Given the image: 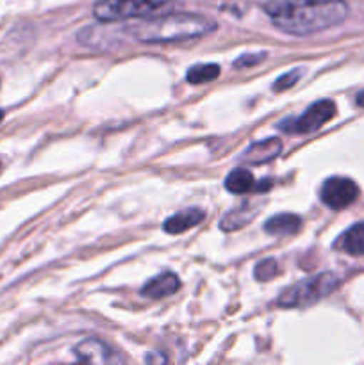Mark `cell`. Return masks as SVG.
I'll return each instance as SVG.
<instances>
[{"label": "cell", "mask_w": 364, "mask_h": 365, "mask_svg": "<svg viewBox=\"0 0 364 365\" xmlns=\"http://www.w3.org/2000/svg\"><path fill=\"white\" fill-rule=\"evenodd\" d=\"M263 9L278 31L291 36L327 31L348 16L345 0H266Z\"/></svg>", "instance_id": "1"}, {"label": "cell", "mask_w": 364, "mask_h": 365, "mask_svg": "<svg viewBox=\"0 0 364 365\" xmlns=\"http://www.w3.org/2000/svg\"><path fill=\"white\" fill-rule=\"evenodd\" d=\"M216 29V24L202 14L173 13L148 18L128 27V34L141 43H181L198 39Z\"/></svg>", "instance_id": "2"}, {"label": "cell", "mask_w": 364, "mask_h": 365, "mask_svg": "<svg viewBox=\"0 0 364 365\" xmlns=\"http://www.w3.org/2000/svg\"><path fill=\"white\" fill-rule=\"evenodd\" d=\"M339 280L332 273H321L316 277L305 278L296 282L291 287L285 289L278 298V305L284 309H295V307H307L320 302L321 298L330 294L338 287Z\"/></svg>", "instance_id": "3"}, {"label": "cell", "mask_w": 364, "mask_h": 365, "mask_svg": "<svg viewBox=\"0 0 364 365\" xmlns=\"http://www.w3.org/2000/svg\"><path fill=\"white\" fill-rule=\"evenodd\" d=\"M173 0H98L93 6V14L98 21H120L131 18H146Z\"/></svg>", "instance_id": "4"}, {"label": "cell", "mask_w": 364, "mask_h": 365, "mask_svg": "<svg viewBox=\"0 0 364 365\" xmlns=\"http://www.w3.org/2000/svg\"><path fill=\"white\" fill-rule=\"evenodd\" d=\"M335 116V103L332 100H320L313 103L305 113L296 120L282 121L278 127L284 128L285 132H295V134H310L323 127L327 121Z\"/></svg>", "instance_id": "5"}, {"label": "cell", "mask_w": 364, "mask_h": 365, "mask_svg": "<svg viewBox=\"0 0 364 365\" xmlns=\"http://www.w3.org/2000/svg\"><path fill=\"white\" fill-rule=\"evenodd\" d=\"M359 198V185L346 177H330L321 185V202L334 210L346 209Z\"/></svg>", "instance_id": "6"}, {"label": "cell", "mask_w": 364, "mask_h": 365, "mask_svg": "<svg viewBox=\"0 0 364 365\" xmlns=\"http://www.w3.org/2000/svg\"><path fill=\"white\" fill-rule=\"evenodd\" d=\"M75 359L81 362L88 364H114L123 362L121 356H118L113 349L107 344H103L98 339H86V341L79 342L74 348Z\"/></svg>", "instance_id": "7"}, {"label": "cell", "mask_w": 364, "mask_h": 365, "mask_svg": "<svg viewBox=\"0 0 364 365\" xmlns=\"http://www.w3.org/2000/svg\"><path fill=\"white\" fill-rule=\"evenodd\" d=\"M282 152V141L278 138H268L263 141L253 143L252 146L245 150L243 153V163L246 164H266L270 160L277 159Z\"/></svg>", "instance_id": "8"}, {"label": "cell", "mask_w": 364, "mask_h": 365, "mask_svg": "<svg viewBox=\"0 0 364 365\" xmlns=\"http://www.w3.org/2000/svg\"><path fill=\"white\" fill-rule=\"evenodd\" d=\"M181 289V280L175 273H163L159 277H153L152 280L146 282L141 289V294L145 298L161 299L166 296L175 294Z\"/></svg>", "instance_id": "9"}, {"label": "cell", "mask_w": 364, "mask_h": 365, "mask_svg": "<svg viewBox=\"0 0 364 365\" xmlns=\"http://www.w3.org/2000/svg\"><path fill=\"white\" fill-rule=\"evenodd\" d=\"M203 217H206V212H203V210L191 207V209H186L182 210V212H177L171 217H168V220L164 221L163 228L164 232H168V234L177 235V234H182V232L189 230V228L196 227L198 223H202Z\"/></svg>", "instance_id": "10"}, {"label": "cell", "mask_w": 364, "mask_h": 365, "mask_svg": "<svg viewBox=\"0 0 364 365\" xmlns=\"http://www.w3.org/2000/svg\"><path fill=\"white\" fill-rule=\"evenodd\" d=\"M300 227H302V220L296 214H277L266 221L264 232L275 237H285V235L296 234Z\"/></svg>", "instance_id": "11"}, {"label": "cell", "mask_w": 364, "mask_h": 365, "mask_svg": "<svg viewBox=\"0 0 364 365\" xmlns=\"http://www.w3.org/2000/svg\"><path fill=\"white\" fill-rule=\"evenodd\" d=\"M257 212H259V209H256V207L250 205V203H245V205L238 207V209H234V210H231L228 214H225L220 221V228L223 232L239 230V228L246 227V225H248L250 221L257 216Z\"/></svg>", "instance_id": "12"}, {"label": "cell", "mask_w": 364, "mask_h": 365, "mask_svg": "<svg viewBox=\"0 0 364 365\" xmlns=\"http://www.w3.org/2000/svg\"><path fill=\"white\" fill-rule=\"evenodd\" d=\"M225 187H227V191L234 192V195H243V192L256 189V178L245 168H236L234 171L228 173L227 180H225Z\"/></svg>", "instance_id": "13"}, {"label": "cell", "mask_w": 364, "mask_h": 365, "mask_svg": "<svg viewBox=\"0 0 364 365\" xmlns=\"http://www.w3.org/2000/svg\"><path fill=\"white\" fill-rule=\"evenodd\" d=\"M339 246H341L343 252L350 253V255H364V223H357L350 227L343 234Z\"/></svg>", "instance_id": "14"}, {"label": "cell", "mask_w": 364, "mask_h": 365, "mask_svg": "<svg viewBox=\"0 0 364 365\" xmlns=\"http://www.w3.org/2000/svg\"><path fill=\"white\" fill-rule=\"evenodd\" d=\"M220 77V66L213 63H207V64H195L188 70V82L191 84H206V82L214 81V78Z\"/></svg>", "instance_id": "15"}, {"label": "cell", "mask_w": 364, "mask_h": 365, "mask_svg": "<svg viewBox=\"0 0 364 365\" xmlns=\"http://www.w3.org/2000/svg\"><path fill=\"white\" fill-rule=\"evenodd\" d=\"M256 278L259 282H270L273 280L278 274V264L275 259H264L261 260L256 266V271H253Z\"/></svg>", "instance_id": "16"}, {"label": "cell", "mask_w": 364, "mask_h": 365, "mask_svg": "<svg viewBox=\"0 0 364 365\" xmlns=\"http://www.w3.org/2000/svg\"><path fill=\"white\" fill-rule=\"evenodd\" d=\"M302 75H303L302 68H300V70H291L289 73L282 75V77H278L277 82L273 84V91H285V89L293 88Z\"/></svg>", "instance_id": "17"}, {"label": "cell", "mask_w": 364, "mask_h": 365, "mask_svg": "<svg viewBox=\"0 0 364 365\" xmlns=\"http://www.w3.org/2000/svg\"><path fill=\"white\" fill-rule=\"evenodd\" d=\"M266 59V53L261 52V53H245L243 57H239L238 61L234 63L236 68H248V66H253V64L261 63V61Z\"/></svg>", "instance_id": "18"}, {"label": "cell", "mask_w": 364, "mask_h": 365, "mask_svg": "<svg viewBox=\"0 0 364 365\" xmlns=\"http://www.w3.org/2000/svg\"><path fill=\"white\" fill-rule=\"evenodd\" d=\"M355 102H357V106H359V107H364V89L359 93V95H357Z\"/></svg>", "instance_id": "19"}, {"label": "cell", "mask_w": 364, "mask_h": 365, "mask_svg": "<svg viewBox=\"0 0 364 365\" xmlns=\"http://www.w3.org/2000/svg\"><path fill=\"white\" fill-rule=\"evenodd\" d=\"M2 118H4V110H0V121H2Z\"/></svg>", "instance_id": "20"}]
</instances>
